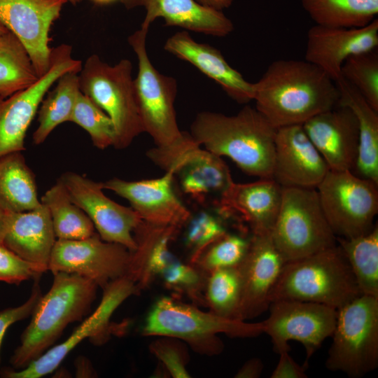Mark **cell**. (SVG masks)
Instances as JSON below:
<instances>
[{
  "label": "cell",
  "mask_w": 378,
  "mask_h": 378,
  "mask_svg": "<svg viewBox=\"0 0 378 378\" xmlns=\"http://www.w3.org/2000/svg\"><path fill=\"white\" fill-rule=\"evenodd\" d=\"M253 87L255 108L276 129L303 125L340 98L335 82L306 60L274 61Z\"/></svg>",
  "instance_id": "6da1fadb"
},
{
  "label": "cell",
  "mask_w": 378,
  "mask_h": 378,
  "mask_svg": "<svg viewBox=\"0 0 378 378\" xmlns=\"http://www.w3.org/2000/svg\"><path fill=\"white\" fill-rule=\"evenodd\" d=\"M276 130L255 108L246 105L233 115L198 113L190 134L207 150L229 158L244 173L272 178Z\"/></svg>",
  "instance_id": "7a4b0ae2"
},
{
  "label": "cell",
  "mask_w": 378,
  "mask_h": 378,
  "mask_svg": "<svg viewBox=\"0 0 378 378\" xmlns=\"http://www.w3.org/2000/svg\"><path fill=\"white\" fill-rule=\"evenodd\" d=\"M53 275L50 290L38 301L10 357L15 370L25 368L44 354L69 323L88 314L95 300L98 286L94 281L75 274Z\"/></svg>",
  "instance_id": "3957f363"
},
{
  "label": "cell",
  "mask_w": 378,
  "mask_h": 378,
  "mask_svg": "<svg viewBox=\"0 0 378 378\" xmlns=\"http://www.w3.org/2000/svg\"><path fill=\"white\" fill-rule=\"evenodd\" d=\"M362 295L337 244L285 262L270 294V303L297 300L340 309Z\"/></svg>",
  "instance_id": "277c9868"
},
{
  "label": "cell",
  "mask_w": 378,
  "mask_h": 378,
  "mask_svg": "<svg viewBox=\"0 0 378 378\" xmlns=\"http://www.w3.org/2000/svg\"><path fill=\"white\" fill-rule=\"evenodd\" d=\"M144 336L182 340L194 349L211 354L223 348L219 334L253 337L264 333L262 322L231 319L204 312L168 296L160 298L149 310L141 329ZM206 352V351H205Z\"/></svg>",
  "instance_id": "5b68a950"
},
{
  "label": "cell",
  "mask_w": 378,
  "mask_h": 378,
  "mask_svg": "<svg viewBox=\"0 0 378 378\" xmlns=\"http://www.w3.org/2000/svg\"><path fill=\"white\" fill-rule=\"evenodd\" d=\"M148 29L141 26L128 38L138 59V73L133 79L134 95L144 132L152 137L155 148L167 150L181 145L188 133L179 130L176 121V79L160 73L148 56L146 41Z\"/></svg>",
  "instance_id": "8992f818"
},
{
  "label": "cell",
  "mask_w": 378,
  "mask_h": 378,
  "mask_svg": "<svg viewBox=\"0 0 378 378\" xmlns=\"http://www.w3.org/2000/svg\"><path fill=\"white\" fill-rule=\"evenodd\" d=\"M132 64L127 59L111 66L95 54L79 72L80 90L102 108L112 120L115 132L113 147L124 149L144 132L137 107Z\"/></svg>",
  "instance_id": "52a82bcc"
},
{
  "label": "cell",
  "mask_w": 378,
  "mask_h": 378,
  "mask_svg": "<svg viewBox=\"0 0 378 378\" xmlns=\"http://www.w3.org/2000/svg\"><path fill=\"white\" fill-rule=\"evenodd\" d=\"M327 369L360 378L378 366V297L360 295L337 309Z\"/></svg>",
  "instance_id": "ba28073f"
},
{
  "label": "cell",
  "mask_w": 378,
  "mask_h": 378,
  "mask_svg": "<svg viewBox=\"0 0 378 378\" xmlns=\"http://www.w3.org/2000/svg\"><path fill=\"white\" fill-rule=\"evenodd\" d=\"M271 236L286 262L337 244L316 188L282 187L281 204Z\"/></svg>",
  "instance_id": "9c48e42d"
},
{
  "label": "cell",
  "mask_w": 378,
  "mask_h": 378,
  "mask_svg": "<svg viewBox=\"0 0 378 378\" xmlns=\"http://www.w3.org/2000/svg\"><path fill=\"white\" fill-rule=\"evenodd\" d=\"M326 218L336 237L368 232L378 212V184L352 171L328 172L316 187Z\"/></svg>",
  "instance_id": "30bf717a"
},
{
  "label": "cell",
  "mask_w": 378,
  "mask_h": 378,
  "mask_svg": "<svg viewBox=\"0 0 378 378\" xmlns=\"http://www.w3.org/2000/svg\"><path fill=\"white\" fill-rule=\"evenodd\" d=\"M268 309L270 315L262 322L274 350L290 351L288 342L297 341L305 349V365L335 330L337 309L325 304L282 299L271 302Z\"/></svg>",
  "instance_id": "8fae6325"
},
{
  "label": "cell",
  "mask_w": 378,
  "mask_h": 378,
  "mask_svg": "<svg viewBox=\"0 0 378 378\" xmlns=\"http://www.w3.org/2000/svg\"><path fill=\"white\" fill-rule=\"evenodd\" d=\"M72 48L61 44L52 48L48 71L33 85L10 97H0V157L25 150L27 131L50 87L64 74L80 72L82 62L75 59Z\"/></svg>",
  "instance_id": "7c38bea8"
},
{
  "label": "cell",
  "mask_w": 378,
  "mask_h": 378,
  "mask_svg": "<svg viewBox=\"0 0 378 378\" xmlns=\"http://www.w3.org/2000/svg\"><path fill=\"white\" fill-rule=\"evenodd\" d=\"M130 251L124 246L104 241L97 233L90 237L57 239L48 270L75 274L104 288L109 283L127 276Z\"/></svg>",
  "instance_id": "4fadbf2b"
},
{
  "label": "cell",
  "mask_w": 378,
  "mask_h": 378,
  "mask_svg": "<svg viewBox=\"0 0 378 378\" xmlns=\"http://www.w3.org/2000/svg\"><path fill=\"white\" fill-rule=\"evenodd\" d=\"M72 201L90 218L102 239L121 244L130 251L136 248L133 231L141 220L131 207L105 195L102 182L66 172L59 178Z\"/></svg>",
  "instance_id": "5bb4252c"
},
{
  "label": "cell",
  "mask_w": 378,
  "mask_h": 378,
  "mask_svg": "<svg viewBox=\"0 0 378 378\" xmlns=\"http://www.w3.org/2000/svg\"><path fill=\"white\" fill-rule=\"evenodd\" d=\"M66 0H0V24L25 47L37 76L49 69L52 48L50 27Z\"/></svg>",
  "instance_id": "9a60e30c"
},
{
  "label": "cell",
  "mask_w": 378,
  "mask_h": 378,
  "mask_svg": "<svg viewBox=\"0 0 378 378\" xmlns=\"http://www.w3.org/2000/svg\"><path fill=\"white\" fill-rule=\"evenodd\" d=\"M100 303L95 310L78 326L63 342L43 354L20 370H6L9 378H39L55 370L66 356L86 338H98L109 327L115 310L130 296L140 290L127 276L118 279L106 286Z\"/></svg>",
  "instance_id": "2e32d148"
},
{
  "label": "cell",
  "mask_w": 378,
  "mask_h": 378,
  "mask_svg": "<svg viewBox=\"0 0 378 378\" xmlns=\"http://www.w3.org/2000/svg\"><path fill=\"white\" fill-rule=\"evenodd\" d=\"M174 178L169 169L155 178L130 181L113 178L102 184L104 189L126 199L142 220L181 228L192 216L174 192Z\"/></svg>",
  "instance_id": "e0dca14e"
},
{
  "label": "cell",
  "mask_w": 378,
  "mask_h": 378,
  "mask_svg": "<svg viewBox=\"0 0 378 378\" xmlns=\"http://www.w3.org/2000/svg\"><path fill=\"white\" fill-rule=\"evenodd\" d=\"M377 46V18L360 27L315 24L307 31L304 60L336 82L341 78L342 64L349 57L376 50Z\"/></svg>",
  "instance_id": "ac0fdd59"
},
{
  "label": "cell",
  "mask_w": 378,
  "mask_h": 378,
  "mask_svg": "<svg viewBox=\"0 0 378 378\" xmlns=\"http://www.w3.org/2000/svg\"><path fill=\"white\" fill-rule=\"evenodd\" d=\"M285 262L271 233L252 234L247 253L238 266L241 279L239 320L252 319L268 309L270 294Z\"/></svg>",
  "instance_id": "d6986e66"
},
{
  "label": "cell",
  "mask_w": 378,
  "mask_h": 378,
  "mask_svg": "<svg viewBox=\"0 0 378 378\" xmlns=\"http://www.w3.org/2000/svg\"><path fill=\"white\" fill-rule=\"evenodd\" d=\"M329 169L302 125L276 129L272 178L281 187L316 188Z\"/></svg>",
  "instance_id": "ffe728a7"
},
{
  "label": "cell",
  "mask_w": 378,
  "mask_h": 378,
  "mask_svg": "<svg viewBox=\"0 0 378 378\" xmlns=\"http://www.w3.org/2000/svg\"><path fill=\"white\" fill-rule=\"evenodd\" d=\"M153 162L164 171L172 169L183 192L200 203L209 195H220L233 181L221 157L200 148L193 139L182 150L158 157Z\"/></svg>",
  "instance_id": "44dd1931"
},
{
  "label": "cell",
  "mask_w": 378,
  "mask_h": 378,
  "mask_svg": "<svg viewBox=\"0 0 378 378\" xmlns=\"http://www.w3.org/2000/svg\"><path fill=\"white\" fill-rule=\"evenodd\" d=\"M302 127L330 170L354 172L359 130L349 108L337 105L310 118Z\"/></svg>",
  "instance_id": "7402d4cb"
},
{
  "label": "cell",
  "mask_w": 378,
  "mask_h": 378,
  "mask_svg": "<svg viewBox=\"0 0 378 378\" xmlns=\"http://www.w3.org/2000/svg\"><path fill=\"white\" fill-rule=\"evenodd\" d=\"M282 187L273 178L239 183L232 181L219 195V214L245 221L252 234L271 233L281 201Z\"/></svg>",
  "instance_id": "603a6c76"
},
{
  "label": "cell",
  "mask_w": 378,
  "mask_h": 378,
  "mask_svg": "<svg viewBox=\"0 0 378 378\" xmlns=\"http://www.w3.org/2000/svg\"><path fill=\"white\" fill-rule=\"evenodd\" d=\"M164 49L185 60L220 85L225 93L239 104L253 100V83L244 79L232 68L217 48L197 43L187 31L175 33L167 38Z\"/></svg>",
  "instance_id": "cb8c5ba5"
},
{
  "label": "cell",
  "mask_w": 378,
  "mask_h": 378,
  "mask_svg": "<svg viewBox=\"0 0 378 378\" xmlns=\"http://www.w3.org/2000/svg\"><path fill=\"white\" fill-rule=\"evenodd\" d=\"M127 8L143 6L146 15L141 26L150 27L157 18L164 19L166 26L178 27L185 31L217 37L230 34L232 21L222 10L205 6L196 0H120Z\"/></svg>",
  "instance_id": "d4e9b609"
},
{
  "label": "cell",
  "mask_w": 378,
  "mask_h": 378,
  "mask_svg": "<svg viewBox=\"0 0 378 378\" xmlns=\"http://www.w3.org/2000/svg\"><path fill=\"white\" fill-rule=\"evenodd\" d=\"M3 244L22 259L48 270L55 237L50 214L41 204L23 212H7Z\"/></svg>",
  "instance_id": "484cf974"
},
{
  "label": "cell",
  "mask_w": 378,
  "mask_h": 378,
  "mask_svg": "<svg viewBox=\"0 0 378 378\" xmlns=\"http://www.w3.org/2000/svg\"><path fill=\"white\" fill-rule=\"evenodd\" d=\"M181 228L163 226L141 220L133 231L136 248L130 251L127 276L141 291L175 260L170 245Z\"/></svg>",
  "instance_id": "4316f807"
},
{
  "label": "cell",
  "mask_w": 378,
  "mask_h": 378,
  "mask_svg": "<svg viewBox=\"0 0 378 378\" xmlns=\"http://www.w3.org/2000/svg\"><path fill=\"white\" fill-rule=\"evenodd\" d=\"M335 83L340 93L338 105L349 108L358 125V155L353 172L378 184V111L342 78Z\"/></svg>",
  "instance_id": "83f0119b"
},
{
  "label": "cell",
  "mask_w": 378,
  "mask_h": 378,
  "mask_svg": "<svg viewBox=\"0 0 378 378\" xmlns=\"http://www.w3.org/2000/svg\"><path fill=\"white\" fill-rule=\"evenodd\" d=\"M41 204L35 176L22 152L0 157V210L23 212Z\"/></svg>",
  "instance_id": "f1b7e54d"
},
{
  "label": "cell",
  "mask_w": 378,
  "mask_h": 378,
  "mask_svg": "<svg viewBox=\"0 0 378 378\" xmlns=\"http://www.w3.org/2000/svg\"><path fill=\"white\" fill-rule=\"evenodd\" d=\"M41 202L49 210L57 239H82L95 233L92 220L72 201L59 178L46 190Z\"/></svg>",
  "instance_id": "f546056e"
},
{
  "label": "cell",
  "mask_w": 378,
  "mask_h": 378,
  "mask_svg": "<svg viewBox=\"0 0 378 378\" xmlns=\"http://www.w3.org/2000/svg\"><path fill=\"white\" fill-rule=\"evenodd\" d=\"M78 74L70 71L62 74L53 90L44 97L38 113V126L33 134L34 144L43 143L58 125L70 122L80 91Z\"/></svg>",
  "instance_id": "4dcf8cb0"
},
{
  "label": "cell",
  "mask_w": 378,
  "mask_h": 378,
  "mask_svg": "<svg viewBox=\"0 0 378 378\" xmlns=\"http://www.w3.org/2000/svg\"><path fill=\"white\" fill-rule=\"evenodd\" d=\"M363 295L378 297V225L367 233L352 237H337Z\"/></svg>",
  "instance_id": "1f68e13d"
},
{
  "label": "cell",
  "mask_w": 378,
  "mask_h": 378,
  "mask_svg": "<svg viewBox=\"0 0 378 378\" xmlns=\"http://www.w3.org/2000/svg\"><path fill=\"white\" fill-rule=\"evenodd\" d=\"M304 10L316 24L360 27L378 14V0H301Z\"/></svg>",
  "instance_id": "d6a6232c"
},
{
  "label": "cell",
  "mask_w": 378,
  "mask_h": 378,
  "mask_svg": "<svg viewBox=\"0 0 378 378\" xmlns=\"http://www.w3.org/2000/svg\"><path fill=\"white\" fill-rule=\"evenodd\" d=\"M38 78L20 40L8 30L0 36V97L22 91Z\"/></svg>",
  "instance_id": "836d02e7"
},
{
  "label": "cell",
  "mask_w": 378,
  "mask_h": 378,
  "mask_svg": "<svg viewBox=\"0 0 378 378\" xmlns=\"http://www.w3.org/2000/svg\"><path fill=\"white\" fill-rule=\"evenodd\" d=\"M238 266L217 269L208 273L204 288L205 301L209 311L237 320H239L241 298V279Z\"/></svg>",
  "instance_id": "e575fe53"
},
{
  "label": "cell",
  "mask_w": 378,
  "mask_h": 378,
  "mask_svg": "<svg viewBox=\"0 0 378 378\" xmlns=\"http://www.w3.org/2000/svg\"><path fill=\"white\" fill-rule=\"evenodd\" d=\"M70 122L84 129L97 148L104 150L113 146L115 132L112 120L81 91L78 93Z\"/></svg>",
  "instance_id": "d590c367"
},
{
  "label": "cell",
  "mask_w": 378,
  "mask_h": 378,
  "mask_svg": "<svg viewBox=\"0 0 378 378\" xmlns=\"http://www.w3.org/2000/svg\"><path fill=\"white\" fill-rule=\"evenodd\" d=\"M341 78L378 111V54L375 50L349 57L342 64Z\"/></svg>",
  "instance_id": "8d00e7d4"
},
{
  "label": "cell",
  "mask_w": 378,
  "mask_h": 378,
  "mask_svg": "<svg viewBox=\"0 0 378 378\" xmlns=\"http://www.w3.org/2000/svg\"><path fill=\"white\" fill-rule=\"evenodd\" d=\"M250 238L227 232L209 245L194 265L206 274L217 269L238 266L244 258Z\"/></svg>",
  "instance_id": "74e56055"
},
{
  "label": "cell",
  "mask_w": 378,
  "mask_h": 378,
  "mask_svg": "<svg viewBox=\"0 0 378 378\" xmlns=\"http://www.w3.org/2000/svg\"><path fill=\"white\" fill-rule=\"evenodd\" d=\"M186 244L190 251V264L195 263L204 251L225 234L223 223L210 213L202 211L188 222Z\"/></svg>",
  "instance_id": "f35d334b"
},
{
  "label": "cell",
  "mask_w": 378,
  "mask_h": 378,
  "mask_svg": "<svg viewBox=\"0 0 378 378\" xmlns=\"http://www.w3.org/2000/svg\"><path fill=\"white\" fill-rule=\"evenodd\" d=\"M204 273L194 265L182 263L175 259L160 276L167 288L183 293L194 300L202 302V293L206 280Z\"/></svg>",
  "instance_id": "ab89813d"
},
{
  "label": "cell",
  "mask_w": 378,
  "mask_h": 378,
  "mask_svg": "<svg viewBox=\"0 0 378 378\" xmlns=\"http://www.w3.org/2000/svg\"><path fill=\"white\" fill-rule=\"evenodd\" d=\"M44 271L0 244V281L18 285L29 279L38 278Z\"/></svg>",
  "instance_id": "60d3db41"
},
{
  "label": "cell",
  "mask_w": 378,
  "mask_h": 378,
  "mask_svg": "<svg viewBox=\"0 0 378 378\" xmlns=\"http://www.w3.org/2000/svg\"><path fill=\"white\" fill-rule=\"evenodd\" d=\"M162 337L150 345L152 353L164 365L173 377H190L186 368V359L182 348L178 342L172 341V337Z\"/></svg>",
  "instance_id": "b9f144b4"
},
{
  "label": "cell",
  "mask_w": 378,
  "mask_h": 378,
  "mask_svg": "<svg viewBox=\"0 0 378 378\" xmlns=\"http://www.w3.org/2000/svg\"><path fill=\"white\" fill-rule=\"evenodd\" d=\"M38 280V278L35 279L31 295L23 304L0 312V354L3 340L8 328L15 322L29 317L41 298L42 294Z\"/></svg>",
  "instance_id": "7bdbcfd3"
},
{
  "label": "cell",
  "mask_w": 378,
  "mask_h": 378,
  "mask_svg": "<svg viewBox=\"0 0 378 378\" xmlns=\"http://www.w3.org/2000/svg\"><path fill=\"white\" fill-rule=\"evenodd\" d=\"M279 359L272 371L271 378H307L304 366L297 363L289 354V351L279 354Z\"/></svg>",
  "instance_id": "ee69618b"
},
{
  "label": "cell",
  "mask_w": 378,
  "mask_h": 378,
  "mask_svg": "<svg viewBox=\"0 0 378 378\" xmlns=\"http://www.w3.org/2000/svg\"><path fill=\"white\" fill-rule=\"evenodd\" d=\"M263 367V363L260 358H251L244 363L234 377L238 378H258L261 375Z\"/></svg>",
  "instance_id": "f6af8a7d"
},
{
  "label": "cell",
  "mask_w": 378,
  "mask_h": 378,
  "mask_svg": "<svg viewBox=\"0 0 378 378\" xmlns=\"http://www.w3.org/2000/svg\"><path fill=\"white\" fill-rule=\"evenodd\" d=\"M200 4L216 10H222L228 8L233 0H196Z\"/></svg>",
  "instance_id": "bcb514c9"
},
{
  "label": "cell",
  "mask_w": 378,
  "mask_h": 378,
  "mask_svg": "<svg viewBox=\"0 0 378 378\" xmlns=\"http://www.w3.org/2000/svg\"><path fill=\"white\" fill-rule=\"evenodd\" d=\"M7 218L6 213L0 210V244H3V239L6 231Z\"/></svg>",
  "instance_id": "7dc6e473"
},
{
  "label": "cell",
  "mask_w": 378,
  "mask_h": 378,
  "mask_svg": "<svg viewBox=\"0 0 378 378\" xmlns=\"http://www.w3.org/2000/svg\"><path fill=\"white\" fill-rule=\"evenodd\" d=\"M8 31V29L0 24V36L4 34Z\"/></svg>",
  "instance_id": "c3c4849f"
},
{
  "label": "cell",
  "mask_w": 378,
  "mask_h": 378,
  "mask_svg": "<svg viewBox=\"0 0 378 378\" xmlns=\"http://www.w3.org/2000/svg\"><path fill=\"white\" fill-rule=\"evenodd\" d=\"M94 1L100 4H106V3L111 2L113 0H94Z\"/></svg>",
  "instance_id": "681fc988"
},
{
  "label": "cell",
  "mask_w": 378,
  "mask_h": 378,
  "mask_svg": "<svg viewBox=\"0 0 378 378\" xmlns=\"http://www.w3.org/2000/svg\"><path fill=\"white\" fill-rule=\"evenodd\" d=\"M67 2H70L72 4H76L78 3H80L82 0H66Z\"/></svg>",
  "instance_id": "f907efd6"
}]
</instances>
